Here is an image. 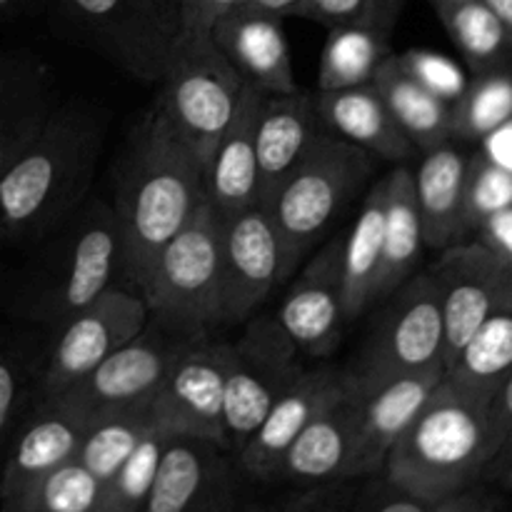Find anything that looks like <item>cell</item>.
Wrapping results in <instances>:
<instances>
[{
	"label": "cell",
	"mask_w": 512,
	"mask_h": 512,
	"mask_svg": "<svg viewBox=\"0 0 512 512\" xmlns=\"http://www.w3.org/2000/svg\"><path fill=\"white\" fill-rule=\"evenodd\" d=\"M205 203L203 163L153 108L130 140L113 205L128 288L138 293L163 245Z\"/></svg>",
	"instance_id": "6da1fadb"
},
{
	"label": "cell",
	"mask_w": 512,
	"mask_h": 512,
	"mask_svg": "<svg viewBox=\"0 0 512 512\" xmlns=\"http://www.w3.org/2000/svg\"><path fill=\"white\" fill-rule=\"evenodd\" d=\"M498 453L490 400L458 388L443 375L388 453L383 475L405 493L435 505L488 478Z\"/></svg>",
	"instance_id": "7a4b0ae2"
},
{
	"label": "cell",
	"mask_w": 512,
	"mask_h": 512,
	"mask_svg": "<svg viewBox=\"0 0 512 512\" xmlns=\"http://www.w3.org/2000/svg\"><path fill=\"white\" fill-rule=\"evenodd\" d=\"M103 148L90 110L53 108L43 128L0 175V223L8 238L53 233L83 205Z\"/></svg>",
	"instance_id": "3957f363"
},
{
	"label": "cell",
	"mask_w": 512,
	"mask_h": 512,
	"mask_svg": "<svg viewBox=\"0 0 512 512\" xmlns=\"http://www.w3.org/2000/svg\"><path fill=\"white\" fill-rule=\"evenodd\" d=\"M53 233L20 295L23 313L50 330L123 280V248L113 205L103 200L83 203Z\"/></svg>",
	"instance_id": "277c9868"
},
{
	"label": "cell",
	"mask_w": 512,
	"mask_h": 512,
	"mask_svg": "<svg viewBox=\"0 0 512 512\" xmlns=\"http://www.w3.org/2000/svg\"><path fill=\"white\" fill-rule=\"evenodd\" d=\"M373 165V155L323 130L298 168L260 203L278 228L285 278L295 275L305 255L323 243L370 178Z\"/></svg>",
	"instance_id": "5b68a950"
},
{
	"label": "cell",
	"mask_w": 512,
	"mask_h": 512,
	"mask_svg": "<svg viewBox=\"0 0 512 512\" xmlns=\"http://www.w3.org/2000/svg\"><path fill=\"white\" fill-rule=\"evenodd\" d=\"M138 293L150 318L188 335L223 325V223L208 203L163 245Z\"/></svg>",
	"instance_id": "8992f818"
},
{
	"label": "cell",
	"mask_w": 512,
	"mask_h": 512,
	"mask_svg": "<svg viewBox=\"0 0 512 512\" xmlns=\"http://www.w3.org/2000/svg\"><path fill=\"white\" fill-rule=\"evenodd\" d=\"M245 80L210 35H180L155 103L160 118L205 163L238 113Z\"/></svg>",
	"instance_id": "52a82bcc"
},
{
	"label": "cell",
	"mask_w": 512,
	"mask_h": 512,
	"mask_svg": "<svg viewBox=\"0 0 512 512\" xmlns=\"http://www.w3.org/2000/svg\"><path fill=\"white\" fill-rule=\"evenodd\" d=\"M83 45L143 83H160L183 35L178 0H53Z\"/></svg>",
	"instance_id": "ba28073f"
},
{
	"label": "cell",
	"mask_w": 512,
	"mask_h": 512,
	"mask_svg": "<svg viewBox=\"0 0 512 512\" xmlns=\"http://www.w3.org/2000/svg\"><path fill=\"white\" fill-rule=\"evenodd\" d=\"M303 355L275 315L248 318L238 343H230L223 403V448L238 455L275 400L303 375Z\"/></svg>",
	"instance_id": "9c48e42d"
},
{
	"label": "cell",
	"mask_w": 512,
	"mask_h": 512,
	"mask_svg": "<svg viewBox=\"0 0 512 512\" xmlns=\"http://www.w3.org/2000/svg\"><path fill=\"white\" fill-rule=\"evenodd\" d=\"M383 303L353 370L345 373L375 380L443 365V300L433 273H413Z\"/></svg>",
	"instance_id": "30bf717a"
},
{
	"label": "cell",
	"mask_w": 512,
	"mask_h": 512,
	"mask_svg": "<svg viewBox=\"0 0 512 512\" xmlns=\"http://www.w3.org/2000/svg\"><path fill=\"white\" fill-rule=\"evenodd\" d=\"M148 318L143 295L115 283L73 318L53 328L48 358L40 370L38 400L68 393L120 345L133 340L148 325Z\"/></svg>",
	"instance_id": "8fae6325"
},
{
	"label": "cell",
	"mask_w": 512,
	"mask_h": 512,
	"mask_svg": "<svg viewBox=\"0 0 512 512\" xmlns=\"http://www.w3.org/2000/svg\"><path fill=\"white\" fill-rule=\"evenodd\" d=\"M193 338L200 335H188L148 318V325L133 340L120 345L93 373L60 395V400L78 408L88 420L110 410L153 403L175 358Z\"/></svg>",
	"instance_id": "7c38bea8"
},
{
	"label": "cell",
	"mask_w": 512,
	"mask_h": 512,
	"mask_svg": "<svg viewBox=\"0 0 512 512\" xmlns=\"http://www.w3.org/2000/svg\"><path fill=\"white\" fill-rule=\"evenodd\" d=\"M443 375V365L375 380L348 375L350 398H353V455H350L348 480H363L383 473L388 453L420 413L425 400L438 388Z\"/></svg>",
	"instance_id": "4fadbf2b"
},
{
	"label": "cell",
	"mask_w": 512,
	"mask_h": 512,
	"mask_svg": "<svg viewBox=\"0 0 512 512\" xmlns=\"http://www.w3.org/2000/svg\"><path fill=\"white\" fill-rule=\"evenodd\" d=\"M440 288L448 368L470 335L493 313L512 305V263L480 240H463L443 250L430 268Z\"/></svg>",
	"instance_id": "5bb4252c"
},
{
	"label": "cell",
	"mask_w": 512,
	"mask_h": 512,
	"mask_svg": "<svg viewBox=\"0 0 512 512\" xmlns=\"http://www.w3.org/2000/svg\"><path fill=\"white\" fill-rule=\"evenodd\" d=\"M228 360L230 343L213 340V335L190 340L155 393V425L173 435H193L223 445Z\"/></svg>",
	"instance_id": "9a60e30c"
},
{
	"label": "cell",
	"mask_w": 512,
	"mask_h": 512,
	"mask_svg": "<svg viewBox=\"0 0 512 512\" xmlns=\"http://www.w3.org/2000/svg\"><path fill=\"white\" fill-rule=\"evenodd\" d=\"M243 473L215 440L170 435L143 512H235Z\"/></svg>",
	"instance_id": "2e32d148"
},
{
	"label": "cell",
	"mask_w": 512,
	"mask_h": 512,
	"mask_svg": "<svg viewBox=\"0 0 512 512\" xmlns=\"http://www.w3.org/2000/svg\"><path fill=\"white\" fill-rule=\"evenodd\" d=\"M223 223V325L243 323L285 278L283 245L265 205H250Z\"/></svg>",
	"instance_id": "e0dca14e"
},
{
	"label": "cell",
	"mask_w": 512,
	"mask_h": 512,
	"mask_svg": "<svg viewBox=\"0 0 512 512\" xmlns=\"http://www.w3.org/2000/svg\"><path fill=\"white\" fill-rule=\"evenodd\" d=\"M340 258L343 235H335L320 245L318 253L300 270L298 280L290 285L275 313L280 328L305 358H328L338 348L343 325L348 323L340 285Z\"/></svg>",
	"instance_id": "ac0fdd59"
},
{
	"label": "cell",
	"mask_w": 512,
	"mask_h": 512,
	"mask_svg": "<svg viewBox=\"0 0 512 512\" xmlns=\"http://www.w3.org/2000/svg\"><path fill=\"white\" fill-rule=\"evenodd\" d=\"M88 423L90 420L65 400H35L5 448L0 465V503L78 458Z\"/></svg>",
	"instance_id": "d6986e66"
},
{
	"label": "cell",
	"mask_w": 512,
	"mask_h": 512,
	"mask_svg": "<svg viewBox=\"0 0 512 512\" xmlns=\"http://www.w3.org/2000/svg\"><path fill=\"white\" fill-rule=\"evenodd\" d=\"M345 385V370L315 368L303 370L298 380L275 400L270 413L258 425L248 443L235 455L243 478L253 483L273 485L285 453L303 433L315 413L338 395Z\"/></svg>",
	"instance_id": "ffe728a7"
},
{
	"label": "cell",
	"mask_w": 512,
	"mask_h": 512,
	"mask_svg": "<svg viewBox=\"0 0 512 512\" xmlns=\"http://www.w3.org/2000/svg\"><path fill=\"white\" fill-rule=\"evenodd\" d=\"M210 38L245 83L255 85L260 93L283 95L298 88L283 20L275 15L238 5L213 25Z\"/></svg>",
	"instance_id": "44dd1931"
},
{
	"label": "cell",
	"mask_w": 512,
	"mask_h": 512,
	"mask_svg": "<svg viewBox=\"0 0 512 512\" xmlns=\"http://www.w3.org/2000/svg\"><path fill=\"white\" fill-rule=\"evenodd\" d=\"M265 93L245 83L238 113L225 133L205 158V195L218 218L240 213L260 203L258 153H255V128H258L260 103Z\"/></svg>",
	"instance_id": "7402d4cb"
},
{
	"label": "cell",
	"mask_w": 512,
	"mask_h": 512,
	"mask_svg": "<svg viewBox=\"0 0 512 512\" xmlns=\"http://www.w3.org/2000/svg\"><path fill=\"white\" fill-rule=\"evenodd\" d=\"M350 455H353V398L345 375L343 390L333 395L293 440L273 485L303 490L348 480Z\"/></svg>",
	"instance_id": "603a6c76"
},
{
	"label": "cell",
	"mask_w": 512,
	"mask_h": 512,
	"mask_svg": "<svg viewBox=\"0 0 512 512\" xmlns=\"http://www.w3.org/2000/svg\"><path fill=\"white\" fill-rule=\"evenodd\" d=\"M323 130L315 93L295 88L293 93L265 95L255 128L260 203H265L298 168Z\"/></svg>",
	"instance_id": "cb8c5ba5"
},
{
	"label": "cell",
	"mask_w": 512,
	"mask_h": 512,
	"mask_svg": "<svg viewBox=\"0 0 512 512\" xmlns=\"http://www.w3.org/2000/svg\"><path fill=\"white\" fill-rule=\"evenodd\" d=\"M415 198L423 220L425 248L445 250L473 233L470 223V158L443 143L425 150L420 168L413 173Z\"/></svg>",
	"instance_id": "d4e9b609"
},
{
	"label": "cell",
	"mask_w": 512,
	"mask_h": 512,
	"mask_svg": "<svg viewBox=\"0 0 512 512\" xmlns=\"http://www.w3.org/2000/svg\"><path fill=\"white\" fill-rule=\"evenodd\" d=\"M315 105L328 133L358 145L373 158L408 160L415 153V143L395 123L373 83L328 93L315 90Z\"/></svg>",
	"instance_id": "484cf974"
},
{
	"label": "cell",
	"mask_w": 512,
	"mask_h": 512,
	"mask_svg": "<svg viewBox=\"0 0 512 512\" xmlns=\"http://www.w3.org/2000/svg\"><path fill=\"white\" fill-rule=\"evenodd\" d=\"M48 75L30 55L0 53V175L53 113Z\"/></svg>",
	"instance_id": "4316f807"
},
{
	"label": "cell",
	"mask_w": 512,
	"mask_h": 512,
	"mask_svg": "<svg viewBox=\"0 0 512 512\" xmlns=\"http://www.w3.org/2000/svg\"><path fill=\"white\" fill-rule=\"evenodd\" d=\"M385 230V178L378 180L365 195L355 223L343 235L340 258V285H343L345 318L355 320L373 303H378V275L383 263Z\"/></svg>",
	"instance_id": "83f0119b"
},
{
	"label": "cell",
	"mask_w": 512,
	"mask_h": 512,
	"mask_svg": "<svg viewBox=\"0 0 512 512\" xmlns=\"http://www.w3.org/2000/svg\"><path fill=\"white\" fill-rule=\"evenodd\" d=\"M370 83L378 88L395 123L413 140L415 148H438L453 138V103L418 83L400 63L398 53H390L380 63Z\"/></svg>",
	"instance_id": "f1b7e54d"
},
{
	"label": "cell",
	"mask_w": 512,
	"mask_h": 512,
	"mask_svg": "<svg viewBox=\"0 0 512 512\" xmlns=\"http://www.w3.org/2000/svg\"><path fill=\"white\" fill-rule=\"evenodd\" d=\"M423 220L415 198L413 170L395 168L385 175V230L383 263L378 275V303L415 273L423 255Z\"/></svg>",
	"instance_id": "f546056e"
},
{
	"label": "cell",
	"mask_w": 512,
	"mask_h": 512,
	"mask_svg": "<svg viewBox=\"0 0 512 512\" xmlns=\"http://www.w3.org/2000/svg\"><path fill=\"white\" fill-rule=\"evenodd\" d=\"M430 5L470 73L503 70L510 63L512 40L485 0H430Z\"/></svg>",
	"instance_id": "4dcf8cb0"
},
{
	"label": "cell",
	"mask_w": 512,
	"mask_h": 512,
	"mask_svg": "<svg viewBox=\"0 0 512 512\" xmlns=\"http://www.w3.org/2000/svg\"><path fill=\"white\" fill-rule=\"evenodd\" d=\"M512 370V305L490 315L458 350L445 378L458 388L490 400Z\"/></svg>",
	"instance_id": "1f68e13d"
},
{
	"label": "cell",
	"mask_w": 512,
	"mask_h": 512,
	"mask_svg": "<svg viewBox=\"0 0 512 512\" xmlns=\"http://www.w3.org/2000/svg\"><path fill=\"white\" fill-rule=\"evenodd\" d=\"M155 425L153 403H138L130 408L90 418L83 443L78 450V463L95 475L100 483L113 478L115 470L125 463L135 445Z\"/></svg>",
	"instance_id": "d6a6232c"
},
{
	"label": "cell",
	"mask_w": 512,
	"mask_h": 512,
	"mask_svg": "<svg viewBox=\"0 0 512 512\" xmlns=\"http://www.w3.org/2000/svg\"><path fill=\"white\" fill-rule=\"evenodd\" d=\"M390 53V33L370 28H328L320 53L318 93L370 83Z\"/></svg>",
	"instance_id": "836d02e7"
},
{
	"label": "cell",
	"mask_w": 512,
	"mask_h": 512,
	"mask_svg": "<svg viewBox=\"0 0 512 512\" xmlns=\"http://www.w3.org/2000/svg\"><path fill=\"white\" fill-rule=\"evenodd\" d=\"M103 483L78 460L60 465L0 503V512H100Z\"/></svg>",
	"instance_id": "e575fe53"
},
{
	"label": "cell",
	"mask_w": 512,
	"mask_h": 512,
	"mask_svg": "<svg viewBox=\"0 0 512 512\" xmlns=\"http://www.w3.org/2000/svg\"><path fill=\"white\" fill-rule=\"evenodd\" d=\"M512 120V73L490 70L473 75L453 103V138L480 140Z\"/></svg>",
	"instance_id": "d590c367"
},
{
	"label": "cell",
	"mask_w": 512,
	"mask_h": 512,
	"mask_svg": "<svg viewBox=\"0 0 512 512\" xmlns=\"http://www.w3.org/2000/svg\"><path fill=\"white\" fill-rule=\"evenodd\" d=\"M170 435L173 433L160 425H153L145 433V438L135 445L125 463L115 470L113 478L103 483L100 512H143Z\"/></svg>",
	"instance_id": "8d00e7d4"
},
{
	"label": "cell",
	"mask_w": 512,
	"mask_h": 512,
	"mask_svg": "<svg viewBox=\"0 0 512 512\" xmlns=\"http://www.w3.org/2000/svg\"><path fill=\"white\" fill-rule=\"evenodd\" d=\"M405 0H305L303 15L325 28H370L393 33Z\"/></svg>",
	"instance_id": "74e56055"
},
{
	"label": "cell",
	"mask_w": 512,
	"mask_h": 512,
	"mask_svg": "<svg viewBox=\"0 0 512 512\" xmlns=\"http://www.w3.org/2000/svg\"><path fill=\"white\" fill-rule=\"evenodd\" d=\"M468 205L475 233L485 215L512 205V170L495 163L493 158H480V155L470 158Z\"/></svg>",
	"instance_id": "f35d334b"
},
{
	"label": "cell",
	"mask_w": 512,
	"mask_h": 512,
	"mask_svg": "<svg viewBox=\"0 0 512 512\" xmlns=\"http://www.w3.org/2000/svg\"><path fill=\"white\" fill-rule=\"evenodd\" d=\"M398 58L418 83H423L425 88L433 90L435 95H440L448 103H455L465 93V88H468V78L463 75V70L453 60L445 58V55L433 53V50L413 48L398 53Z\"/></svg>",
	"instance_id": "ab89813d"
},
{
	"label": "cell",
	"mask_w": 512,
	"mask_h": 512,
	"mask_svg": "<svg viewBox=\"0 0 512 512\" xmlns=\"http://www.w3.org/2000/svg\"><path fill=\"white\" fill-rule=\"evenodd\" d=\"M25 400V373L18 355L0 340V465L5 448L23 418Z\"/></svg>",
	"instance_id": "60d3db41"
},
{
	"label": "cell",
	"mask_w": 512,
	"mask_h": 512,
	"mask_svg": "<svg viewBox=\"0 0 512 512\" xmlns=\"http://www.w3.org/2000/svg\"><path fill=\"white\" fill-rule=\"evenodd\" d=\"M435 505L405 493L383 473L358 480V490L348 512H433Z\"/></svg>",
	"instance_id": "b9f144b4"
},
{
	"label": "cell",
	"mask_w": 512,
	"mask_h": 512,
	"mask_svg": "<svg viewBox=\"0 0 512 512\" xmlns=\"http://www.w3.org/2000/svg\"><path fill=\"white\" fill-rule=\"evenodd\" d=\"M355 490L358 480H338V483L295 490L293 498L280 505L278 512H348Z\"/></svg>",
	"instance_id": "7bdbcfd3"
},
{
	"label": "cell",
	"mask_w": 512,
	"mask_h": 512,
	"mask_svg": "<svg viewBox=\"0 0 512 512\" xmlns=\"http://www.w3.org/2000/svg\"><path fill=\"white\" fill-rule=\"evenodd\" d=\"M245 0H178L183 35H210L213 25Z\"/></svg>",
	"instance_id": "ee69618b"
},
{
	"label": "cell",
	"mask_w": 512,
	"mask_h": 512,
	"mask_svg": "<svg viewBox=\"0 0 512 512\" xmlns=\"http://www.w3.org/2000/svg\"><path fill=\"white\" fill-rule=\"evenodd\" d=\"M475 233L480 235V243H485L500 258L512 263V205L485 215L478 228H475Z\"/></svg>",
	"instance_id": "f6af8a7d"
},
{
	"label": "cell",
	"mask_w": 512,
	"mask_h": 512,
	"mask_svg": "<svg viewBox=\"0 0 512 512\" xmlns=\"http://www.w3.org/2000/svg\"><path fill=\"white\" fill-rule=\"evenodd\" d=\"M490 415H493V425L500 438V450H503L512 440V370L505 375L503 383L495 388L493 398H490Z\"/></svg>",
	"instance_id": "bcb514c9"
},
{
	"label": "cell",
	"mask_w": 512,
	"mask_h": 512,
	"mask_svg": "<svg viewBox=\"0 0 512 512\" xmlns=\"http://www.w3.org/2000/svg\"><path fill=\"white\" fill-rule=\"evenodd\" d=\"M433 512H498V508L493 505V500H488L483 493L470 488L465 493H458L453 498H445L440 503H435Z\"/></svg>",
	"instance_id": "7dc6e473"
},
{
	"label": "cell",
	"mask_w": 512,
	"mask_h": 512,
	"mask_svg": "<svg viewBox=\"0 0 512 512\" xmlns=\"http://www.w3.org/2000/svg\"><path fill=\"white\" fill-rule=\"evenodd\" d=\"M303 5L305 0H245L243 8L275 15V18L283 20V18H290V15L300 18V15H303Z\"/></svg>",
	"instance_id": "c3c4849f"
},
{
	"label": "cell",
	"mask_w": 512,
	"mask_h": 512,
	"mask_svg": "<svg viewBox=\"0 0 512 512\" xmlns=\"http://www.w3.org/2000/svg\"><path fill=\"white\" fill-rule=\"evenodd\" d=\"M485 3H488V8L493 10L495 18L503 23V28L508 30L512 40V0H485Z\"/></svg>",
	"instance_id": "681fc988"
},
{
	"label": "cell",
	"mask_w": 512,
	"mask_h": 512,
	"mask_svg": "<svg viewBox=\"0 0 512 512\" xmlns=\"http://www.w3.org/2000/svg\"><path fill=\"white\" fill-rule=\"evenodd\" d=\"M488 478H498L505 488L512 490V455H508L505 460H500V463L490 470Z\"/></svg>",
	"instance_id": "f907efd6"
},
{
	"label": "cell",
	"mask_w": 512,
	"mask_h": 512,
	"mask_svg": "<svg viewBox=\"0 0 512 512\" xmlns=\"http://www.w3.org/2000/svg\"><path fill=\"white\" fill-rule=\"evenodd\" d=\"M235 512H278V508H270V505H255V503H243Z\"/></svg>",
	"instance_id": "816d5d0a"
},
{
	"label": "cell",
	"mask_w": 512,
	"mask_h": 512,
	"mask_svg": "<svg viewBox=\"0 0 512 512\" xmlns=\"http://www.w3.org/2000/svg\"><path fill=\"white\" fill-rule=\"evenodd\" d=\"M508 455H512V440H510V443H508V445H505V448H503V450H500V455H498V458H495L493 468H495V465H498V463H500V460H505V458H508ZM493 468H490V470H493ZM490 470H488V473H490Z\"/></svg>",
	"instance_id": "f5cc1de1"
},
{
	"label": "cell",
	"mask_w": 512,
	"mask_h": 512,
	"mask_svg": "<svg viewBox=\"0 0 512 512\" xmlns=\"http://www.w3.org/2000/svg\"><path fill=\"white\" fill-rule=\"evenodd\" d=\"M8 238V233H5V228H3V223H0V245H3V240Z\"/></svg>",
	"instance_id": "db71d44e"
}]
</instances>
